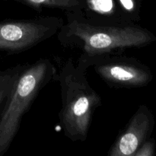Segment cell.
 <instances>
[{"label": "cell", "mask_w": 156, "mask_h": 156, "mask_svg": "<svg viewBox=\"0 0 156 156\" xmlns=\"http://www.w3.org/2000/svg\"><path fill=\"white\" fill-rule=\"evenodd\" d=\"M66 21L57 33L61 46L80 52L79 59L120 54L130 48H142L156 41V35L137 24L110 26L94 24L82 12H66Z\"/></svg>", "instance_id": "1"}, {"label": "cell", "mask_w": 156, "mask_h": 156, "mask_svg": "<svg viewBox=\"0 0 156 156\" xmlns=\"http://www.w3.org/2000/svg\"><path fill=\"white\" fill-rule=\"evenodd\" d=\"M22 3L25 5L29 6L37 11L41 12L44 8H57V5L53 0H15Z\"/></svg>", "instance_id": "10"}, {"label": "cell", "mask_w": 156, "mask_h": 156, "mask_svg": "<svg viewBox=\"0 0 156 156\" xmlns=\"http://www.w3.org/2000/svg\"><path fill=\"white\" fill-rule=\"evenodd\" d=\"M63 24L56 16L0 21V50L19 53L30 50L57 34Z\"/></svg>", "instance_id": "4"}, {"label": "cell", "mask_w": 156, "mask_h": 156, "mask_svg": "<svg viewBox=\"0 0 156 156\" xmlns=\"http://www.w3.org/2000/svg\"><path fill=\"white\" fill-rule=\"evenodd\" d=\"M56 73L55 65L47 58L23 65L0 117V156L9 150L19 130L23 117L40 91L56 77Z\"/></svg>", "instance_id": "3"}, {"label": "cell", "mask_w": 156, "mask_h": 156, "mask_svg": "<svg viewBox=\"0 0 156 156\" xmlns=\"http://www.w3.org/2000/svg\"><path fill=\"white\" fill-rule=\"evenodd\" d=\"M156 155V142L155 139L149 138L139 147L133 156H155Z\"/></svg>", "instance_id": "11"}, {"label": "cell", "mask_w": 156, "mask_h": 156, "mask_svg": "<svg viewBox=\"0 0 156 156\" xmlns=\"http://www.w3.org/2000/svg\"><path fill=\"white\" fill-rule=\"evenodd\" d=\"M23 65H17L12 67L11 73L0 82V108L2 105L5 104L10 94L17 76L21 71Z\"/></svg>", "instance_id": "8"}, {"label": "cell", "mask_w": 156, "mask_h": 156, "mask_svg": "<svg viewBox=\"0 0 156 156\" xmlns=\"http://www.w3.org/2000/svg\"><path fill=\"white\" fill-rule=\"evenodd\" d=\"M155 123L152 111L146 105H140L110 148L108 155L133 156L139 147L151 137Z\"/></svg>", "instance_id": "6"}, {"label": "cell", "mask_w": 156, "mask_h": 156, "mask_svg": "<svg viewBox=\"0 0 156 156\" xmlns=\"http://www.w3.org/2000/svg\"><path fill=\"white\" fill-rule=\"evenodd\" d=\"M78 62L87 69L92 67L98 76L111 88H136L149 85L153 79L148 66L133 57L120 54L101 56Z\"/></svg>", "instance_id": "5"}, {"label": "cell", "mask_w": 156, "mask_h": 156, "mask_svg": "<svg viewBox=\"0 0 156 156\" xmlns=\"http://www.w3.org/2000/svg\"><path fill=\"white\" fill-rule=\"evenodd\" d=\"M82 15L94 24L110 26L131 24L126 21L118 0H84Z\"/></svg>", "instance_id": "7"}, {"label": "cell", "mask_w": 156, "mask_h": 156, "mask_svg": "<svg viewBox=\"0 0 156 156\" xmlns=\"http://www.w3.org/2000/svg\"><path fill=\"white\" fill-rule=\"evenodd\" d=\"M87 69L82 63L69 58L56 76L62 100L59 123L64 135L73 142L86 140L93 114L102 105L101 97L87 79Z\"/></svg>", "instance_id": "2"}, {"label": "cell", "mask_w": 156, "mask_h": 156, "mask_svg": "<svg viewBox=\"0 0 156 156\" xmlns=\"http://www.w3.org/2000/svg\"><path fill=\"white\" fill-rule=\"evenodd\" d=\"M12 70V68L4 70V71H0V82L11 73V71Z\"/></svg>", "instance_id": "12"}, {"label": "cell", "mask_w": 156, "mask_h": 156, "mask_svg": "<svg viewBox=\"0 0 156 156\" xmlns=\"http://www.w3.org/2000/svg\"><path fill=\"white\" fill-rule=\"evenodd\" d=\"M60 9L65 12H82L84 0H53Z\"/></svg>", "instance_id": "9"}]
</instances>
